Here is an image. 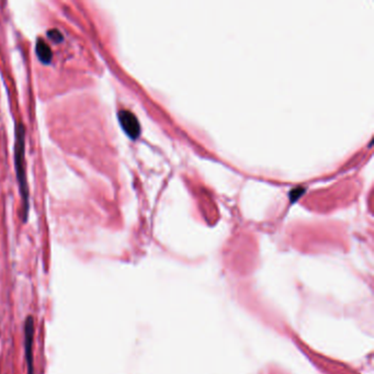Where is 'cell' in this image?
<instances>
[{
	"label": "cell",
	"mask_w": 374,
	"mask_h": 374,
	"mask_svg": "<svg viewBox=\"0 0 374 374\" xmlns=\"http://www.w3.org/2000/svg\"><path fill=\"white\" fill-rule=\"evenodd\" d=\"M26 127L22 122H19L16 127V144H15V168L18 179L20 195L22 199V221L27 222L29 215V187L27 180L26 169Z\"/></svg>",
	"instance_id": "cell-1"
},
{
	"label": "cell",
	"mask_w": 374,
	"mask_h": 374,
	"mask_svg": "<svg viewBox=\"0 0 374 374\" xmlns=\"http://www.w3.org/2000/svg\"><path fill=\"white\" fill-rule=\"evenodd\" d=\"M34 317L28 316L24 322V355H26L28 374H35L34 358H33V342H34Z\"/></svg>",
	"instance_id": "cell-2"
},
{
	"label": "cell",
	"mask_w": 374,
	"mask_h": 374,
	"mask_svg": "<svg viewBox=\"0 0 374 374\" xmlns=\"http://www.w3.org/2000/svg\"><path fill=\"white\" fill-rule=\"evenodd\" d=\"M119 122L124 133L130 137L131 140L139 139L140 134V125L135 114H133L128 110L119 111Z\"/></svg>",
	"instance_id": "cell-3"
},
{
	"label": "cell",
	"mask_w": 374,
	"mask_h": 374,
	"mask_svg": "<svg viewBox=\"0 0 374 374\" xmlns=\"http://www.w3.org/2000/svg\"><path fill=\"white\" fill-rule=\"evenodd\" d=\"M35 54L37 58H39V61L42 64L48 65L52 62V58H53L52 48L44 40L41 39V37H39V39L36 40Z\"/></svg>",
	"instance_id": "cell-4"
},
{
	"label": "cell",
	"mask_w": 374,
	"mask_h": 374,
	"mask_svg": "<svg viewBox=\"0 0 374 374\" xmlns=\"http://www.w3.org/2000/svg\"><path fill=\"white\" fill-rule=\"evenodd\" d=\"M47 37L56 44L62 43L64 40L63 34H62L61 31L58 30V29H51V30H48L47 31Z\"/></svg>",
	"instance_id": "cell-5"
}]
</instances>
